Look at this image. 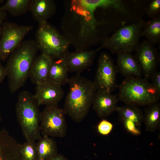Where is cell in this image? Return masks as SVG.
<instances>
[{
    "mask_svg": "<svg viewBox=\"0 0 160 160\" xmlns=\"http://www.w3.org/2000/svg\"><path fill=\"white\" fill-rule=\"evenodd\" d=\"M64 4L61 29L63 34L76 51L89 50L102 43L108 37L103 27L106 23L98 21L95 13L86 9L79 0L66 1Z\"/></svg>",
    "mask_w": 160,
    "mask_h": 160,
    "instance_id": "obj_1",
    "label": "cell"
},
{
    "mask_svg": "<svg viewBox=\"0 0 160 160\" xmlns=\"http://www.w3.org/2000/svg\"><path fill=\"white\" fill-rule=\"evenodd\" d=\"M68 83L69 90L63 109L73 121L80 123L88 113L96 87L94 81L79 76L69 78Z\"/></svg>",
    "mask_w": 160,
    "mask_h": 160,
    "instance_id": "obj_2",
    "label": "cell"
},
{
    "mask_svg": "<svg viewBox=\"0 0 160 160\" xmlns=\"http://www.w3.org/2000/svg\"><path fill=\"white\" fill-rule=\"evenodd\" d=\"M38 50L35 40L24 41L7 59L5 67L9 88L12 94L25 84Z\"/></svg>",
    "mask_w": 160,
    "mask_h": 160,
    "instance_id": "obj_3",
    "label": "cell"
},
{
    "mask_svg": "<svg viewBox=\"0 0 160 160\" xmlns=\"http://www.w3.org/2000/svg\"><path fill=\"white\" fill-rule=\"evenodd\" d=\"M39 106L34 95L30 92L23 91L18 95L15 106L16 114L26 141H36L41 137Z\"/></svg>",
    "mask_w": 160,
    "mask_h": 160,
    "instance_id": "obj_4",
    "label": "cell"
},
{
    "mask_svg": "<svg viewBox=\"0 0 160 160\" xmlns=\"http://www.w3.org/2000/svg\"><path fill=\"white\" fill-rule=\"evenodd\" d=\"M119 100L127 105L148 106L158 102L159 94L148 79L131 76L118 86Z\"/></svg>",
    "mask_w": 160,
    "mask_h": 160,
    "instance_id": "obj_5",
    "label": "cell"
},
{
    "mask_svg": "<svg viewBox=\"0 0 160 160\" xmlns=\"http://www.w3.org/2000/svg\"><path fill=\"white\" fill-rule=\"evenodd\" d=\"M145 23V20H140L119 28L103 41L97 50L104 48L116 54L136 51L140 44L139 40Z\"/></svg>",
    "mask_w": 160,
    "mask_h": 160,
    "instance_id": "obj_6",
    "label": "cell"
},
{
    "mask_svg": "<svg viewBox=\"0 0 160 160\" xmlns=\"http://www.w3.org/2000/svg\"><path fill=\"white\" fill-rule=\"evenodd\" d=\"M35 41L41 53L52 60L63 57L70 45L64 35L47 22L39 23Z\"/></svg>",
    "mask_w": 160,
    "mask_h": 160,
    "instance_id": "obj_7",
    "label": "cell"
},
{
    "mask_svg": "<svg viewBox=\"0 0 160 160\" xmlns=\"http://www.w3.org/2000/svg\"><path fill=\"white\" fill-rule=\"evenodd\" d=\"M32 28L30 25H19L8 21L3 23L0 34V61L7 60Z\"/></svg>",
    "mask_w": 160,
    "mask_h": 160,
    "instance_id": "obj_8",
    "label": "cell"
},
{
    "mask_svg": "<svg viewBox=\"0 0 160 160\" xmlns=\"http://www.w3.org/2000/svg\"><path fill=\"white\" fill-rule=\"evenodd\" d=\"M65 114L63 109L57 106H46L40 114V127L42 137H65L67 130Z\"/></svg>",
    "mask_w": 160,
    "mask_h": 160,
    "instance_id": "obj_9",
    "label": "cell"
},
{
    "mask_svg": "<svg viewBox=\"0 0 160 160\" xmlns=\"http://www.w3.org/2000/svg\"><path fill=\"white\" fill-rule=\"evenodd\" d=\"M116 65L108 53L103 52L98 60L94 81L97 90L112 93L118 87Z\"/></svg>",
    "mask_w": 160,
    "mask_h": 160,
    "instance_id": "obj_10",
    "label": "cell"
},
{
    "mask_svg": "<svg viewBox=\"0 0 160 160\" xmlns=\"http://www.w3.org/2000/svg\"><path fill=\"white\" fill-rule=\"evenodd\" d=\"M134 56L141 70L144 78L151 79L157 71L159 56L154 45L146 40L140 44Z\"/></svg>",
    "mask_w": 160,
    "mask_h": 160,
    "instance_id": "obj_11",
    "label": "cell"
},
{
    "mask_svg": "<svg viewBox=\"0 0 160 160\" xmlns=\"http://www.w3.org/2000/svg\"><path fill=\"white\" fill-rule=\"evenodd\" d=\"M61 87L48 82L36 85L34 95L39 105L57 106L64 95Z\"/></svg>",
    "mask_w": 160,
    "mask_h": 160,
    "instance_id": "obj_12",
    "label": "cell"
},
{
    "mask_svg": "<svg viewBox=\"0 0 160 160\" xmlns=\"http://www.w3.org/2000/svg\"><path fill=\"white\" fill-rule=\"evenodd\" d=\"M96 49L68 52L63 57L69 72L80 73L90 66L97 54Z\"/></svg>",
    "mask_w": 160,
    "mask_h": 160,
    "instance_id": "obj_13",
    "label": "cell"
},
{
    "mask_svg": "<svg viewBox=\"0 0 160 160\" xmlns=\"http://www.w3.org/2000/svg\"><path fill=\"white\" fill-rule=\"evenodd\" d=\"M119 100L117 96L111 93L97 90L93 100L92 109L98 117H105L116 111Z\"/></svg>",
    "mask_w": 160,
    "mask_h": 160,
    "instance_id": "obj_14",
    "label": "cell"
},
{
    "mask_svg": "<svg viewBox=\"0 0 160 160\" xmlns=\"http://www.w3.org/2000/svg\"><path fill=\"white\" fill-rule=\"evenodd\" d=\"M52 60L42 53L36 57L31 66L29 74L32 82L37 85L47 82Z\"/></svg>",
    "mask_w": 160,
    "mask_h": 160,
    "instance_id": "obj_15",
    "label": "cell"
},
{
    "mask_svg": "<svg viewBox=\"0 0 160 160\" xmlns=\"http://www.w3.org/2000/svg\"><path fill=\"white\" fill-rule=\"evenodd\" d=\"M117 54L116 65L118 72L126 77H141V68L134 56L131 53H119Z\"/></svg>",
    "mask_w": 160,
    "mask_h": 160,
    "instance_id": "obj_16",
    "label": "cell"
},
{
    "mask_svg": "<svg viewBox=\"0 0 160 160\" xmlns=\"http://www.w3.org/2000/svg\"><path fill=\"white\" fill-rule=\"evenodd\" d=\"M57 7L53 0H32L30 11L39 23L47 22L55 13Z\"/></svg>",
    "mask_w": 160,
    "mask_h": 160,
    "instance_id": "obj_17",
    "label": "cell"
},
{
    "mask_svg": "<svg viewBox=\"0 0 160 160\" xmlns=\"http://www.w3.org/2000/svg\"><path fill=\"white\" fill-rule=\"evenodd\" d=\"M69 72L63 57L53 60L47 82L62 86L68 83Z\"/></svg>",
    "mask_w": 160,
    "mask_h": 160,
    "instance_id": "obj_18",
    "label": "cell"
},
{
    "mask_svg": "<svg viewBox=\"0 0 160 160\" xmlns=\"http://www.w3.org/2000/svg\"><path fill=\"white\" fill-rule=\"evenodd\" d=\"M38 140L36 160H48L58 153L56 142L53 138L41 137Z\"/></svg>",
    "mask_w": 160,
    "mask_h": 160,
    "instance_id": "obj_19",
    "label": "cell"
},
{
    "mask_svg": "<svg viewBox=\"0 0 160 160\" xmlns=\"http://www.w3.org/2000/svg\"><path fill=\"white\" fill-rule=\"evenodd\" d=\"M119 118H123L133 122L140 128L143 121L144 114L139 106L126 105L118 106L116 110Z\"/></svg>",
    "mask_w": 160,
    "mask_h": 160,
    "instance_id": "obj_20",
    "label": "cell"
},
{
    "mask_svg": "<svg viewBox=\"0 0 160 160\" xmlns=\"http://www.w3.org/2000/svg\"><path fill=\"white\" fill-rule=\"evenodd\" d=\"M146 130L153 132L160 125V104L158 102L149 106L145 110L144 119Z\"/></svg>",
    "mask_w": 160,
    "mask_h": 160,
    "instance_id": "obj_21",
    "label": "cell"
},
{
    "mask_svg": "<svg viewBox=\"0 0 160 160\" xmlns=\"http://www.w3.org/2000/svg\"><path fill=\"white\" fill-rule=\"evenodd\" d=\"M142 36L154 45L160 42V15L145 23L142 30Z\"/></svg>",
    "mask_w": 160,
    "mask_h": 160,
    "instance_id": "obj_22",
    "label": "cell"
},
{
    "mask_svg": "<svg viewBox=\"0 0 160 160\" xmlns=\"http://www.w3.org/2000/svg\"><path fill=\"white\" fill-rule=\"evenodd\" d=\"M32 0H7L1 7L3 11L18 16L30 10Z\"/></svg>",
    "mask_w": 160,
    "mask_h": 160,
    "instance_id": "obj_23",
    "label": "cell"
},
{
    "mask_svg": "<svg viewBox=\"0 0 160 160\" xmlns=\"http://www.w3.org/2000/svg\"><path fill=\"white\" fill-rule=\"evenodd\" d=\"M79 1L86 9L93 13L98 8L117 10L121 4L120 0H79Z\"/></svg>",
    "mask_w": 160,
    "mask_h": 160,
    "instance_id": "obj_24",
    "label": "cell"
},
{
    "mask_svg": "<svg viewBox=\"0 0 160 160\" xmlns=\"http://www.w3.org/2000/svg\"><path fill=\"white\" fill-rule=\"evenodd\" d=\"M21 160H36V143L33 140L26 141L19 144Z\"/></svg>",
    "mask_w": 160,
    "mask_h": 160,
    "instance_id": "obj_25",
    "label": "cell"
},
{
    "mask_svg": "<svg viewBox=\"0 0 160 160\" xmlns=\"http://www.w3.org/2000/svg\"><path fill=\"white\" fill-rule=\"evenodd\" d=\"M0 160H21L19 154L7 145L0 143Z\"/></svg>",
    "mask_w": 160,
    "mask_h": 160,
    "instance_id": "obj_26",
    "label": "cell"
},
{
    "mask_svg": "<svg viewBox=\"0 0 160 160\" xmlns=\"http://www.w3.org/2000/svg\"><path fill=\"white\" fill-rule=\"evenodd\" d=\"M148 17L151 19L160 15V0H152L145 9Z\"/></svg>",
    "mask_w": 160,
    "mask_h": 160,
    "instance_id": "obj_27",
    "label": "cell"
},
{
    "mask_svg": "<svg viewBox=\"0 0 160 160\" xmlns=\"http://www.w3.org/2000/svg\"><path fill=\"white\" fill-rule=\"evenodd\" d=\"M119 120L123 124L126 130L132 135L138 136L141 134L140 129L133 122L123 118H119Z\"/></svg>",
    "mask_w": 160,
    "mask_h": 160,
    "instance_id": "obj_28",
    "label": "cell"
},
{
    "mask_svg": "<svg viewBox=\"0 0 160 160\" xmlns=\"http://www.w3.org/2000/svg\"><path fill=\"white\" fill-rule=\"evenodd\" d=\"M113 124L109 121L103 119L98 124L97 129L98 133L103 135H109L112 130Z\"/></svg>",
    "mask_w": 160,
    "mask_h": 160,
    "instance_id": "obj_29",
    "label": "cell"
},
{
    "mask_svg": "<svg viewBox=\"0 0 160 160\" xmlns=\"http://www.w3.org/2000/svg\"><path fill=\"white\" fill-rule=\"evenodd\" d=\"M152 80V85L160 95V72L156 71L151 78Z\"/></svg>",
    "mask_w": 160,
    "mask_h": 160,
    "instance_id": "obj_30",
    "label": "cell"
},
{
    "mask_svg": "<svg viewBox=\"0 0 160 160\" xmlns=\"http://www.w3.org/2000/svg\"><path fill=\"white\" fill-rule=\"evenodd\" d=\"M7 76V72L5 67L0 62V84L1 83Z\"/></svg>",
    "mask_w": 160,
    "mask_h": 160,
    "instance_id": "obj_31",
    "label": "cell"
},
{
    "mask_svg": "<svg viewBox=\"0 0 160 160\" xmlns=\"http://www.w3.org/2000/svg\"><path fill=\"white\" fill-rule=\"evenodd\" d=\"M48 160H68V159L63 155L57 153L51 158Z\"/></svg>",
    "mask_w": 160,
    "mask_h": 160,
    "instance_id": "obj_32",
    "label": "cell"
},
{
    "mask_svg": "<svg viewBox=\"0 0 160 160\" xmlns=\"http://www.w3.org/2000/svg\"><path fill=\"white\" fill-rule=\"evenodd\" d=\"M7 12L3 10L0 7V23L2 24L7 17Z\"/></svg>",
    "mask_w": 160,
    "mask_h": 160,
    "instance_id": "obj_33",
    "label": "cell"
},
{
    "mask_svg": "<svg viewBox=\"0 0 160 160\" xmlns=\"http://www.w3.org/2000/svg\"><path fill=\"white\" fill-rule=\"evenodd\" d=\"M2 24L0 23V34L1 33V31L2 26Z\"/></svg>",
    "mask_w": 160,
    "mask_h": 160,
    "instance_id": "obj_34",
    "label": "cell"
},
{
    "mask_svg": "<svg viewBox=\"0 0 160 160\" xmlns=\"http://www.w3.org/2000/svg\"><path fill=\"white\" fill-rule=\"evenodd\" d=\"M4 1V0H0V4L3 3Z\"/></svg>",
    "mask_w": 160,
    "mask_h": 160,
    "instance_id": "obj_35",
    "label": "cell"
},
{
    "mask_svg": "<svg viewBox=\"0 0 160 160\" xmlns=\"http://www.w3.org/2000/svg\"><path fill=\"white\" fill-rule=\"evenodd\" d=\"M1 117L0 114V123H1Z\"/></svg>",
    "mask_w": 160,
    "mask_h": 160,
    "instance_id": "obj_36",
    "label": "cell"
}]
</instances>
